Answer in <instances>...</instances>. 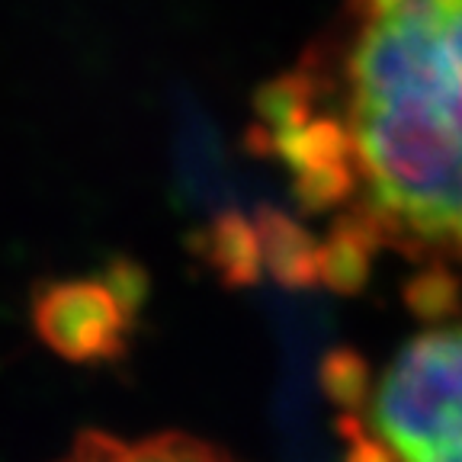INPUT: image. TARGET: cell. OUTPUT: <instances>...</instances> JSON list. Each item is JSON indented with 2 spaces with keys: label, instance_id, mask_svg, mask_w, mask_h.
I'll use <instances>...</instances> for the list:
<instances>
[{
  "label": "cell",
  "instance_id": "1",
  "mask_svg": "<svg viewBox=\"0 0 462 462\" xmlns=\"http://www.w3.org/2000/svg\"><path fill=\"white\" fill-rule=\"evenodd\" d=\"M257 154L318 225L302 267L462 270V0H344L254 103Z\"/></svg>",
  "mask_w": 462,
  "mask_h": 462
},
{
  "label": "cell",
  "instance_id": "2",
  "mask_svg": "<svg viewBox=\"0 0 462 462\" xmlns=\"http://www.w3.org/2000/svg\"><path fill=\"white\" fill-rule=\"evenodd\" d=\"M414 328L383 356L328 363L346 462H462V270H420Z\"/></svg>",
  "mask_w": 462,
  "mask_h": 462
},
{
  "label": "cell",
  "instance_id": "3",
  "mask_svg": "<svg viewBox=\"0 0 462 462\" xmlns=\"http://www.w3.org/2000/svg\"><path fill=\"white\" fill-rule=\"evenodd\" d=\"M58 462H235L228 453L187 433H161L123 440L113 433H87Z\"/></svg>",
  "mask_w": 462,
  "mask_h": 462
},
{
  "label": "cell",
  "instance_id": "4",
  "mask_svg": "<svg viewBox=\"0 0 462 462\" xmlns=\"http://www.w3.org/2000/svg\"><path fill=\"white\" fill-rule=\"evenodd\" d=\"M109 315H113V305L103 289H61L42 305V331L51 337V344L65 346L71 354L103 350L106 337H113L116 331L109 325Z\"/></svg>",
  "mask_w": 462,
  "mask_h": 462
}]
</instances>
